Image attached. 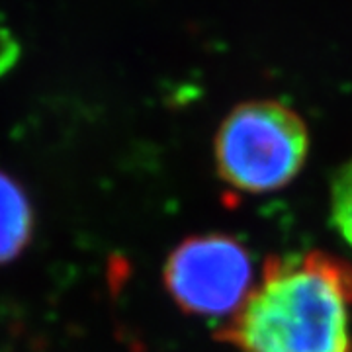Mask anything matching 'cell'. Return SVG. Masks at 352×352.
Returning a JSON list of instances; mask_svg holds the SVG:
<instances>
[{
	"label": "cell",
	"mask_w": 352,
	"mask_h": 352,
	"mask_svg": "<svg viewBox=\"0 0 352 352\" xmlns=\"http://www.w3.org/2000/svg\"><path fill=\"white\" fill-rule=\"evenodd\" d=\"M352 280L323 254L276 258L233 315L243 352H352Z\"/></svg>",
	"instance_id": "obj_1"
},
{
	"label": "cell",
	"mask_w": 352,
	"mask_h": 352,
	"mask_svg": "<svg viewBox=\"0 0 352 352\" xmlns=\"http://www.w3.org/2000/svg\"><path fill=\"white\" fill-rule=\"evenodd\" d=\"M309 133L302 116L278 100L243 102L217 129V173L247 194H268L289 184L305 164Z\"/></svg>",
	"instance_id": "obj_2"
},
{
	"label": "cell",
	"mask_w": 352,
	"mask_h": 352,
	"mask_svg": "<svg viewBox=\"0 0 352 352\" xmlns=\"http://www.w3.org/2000/svg\"><path fill=\"white\" fill-rule=\"evenodd\" d=\"M164 286L188 314L235 315L252 292L251 254L219 233L182 241L164 264Z\"/></svg>",
	"instance_id": "obj_3"
},
{
	"label": "cell",
	"mask_w": 352,
	"mask_h": 352,
	"mask_svg": "<svg viewBox=\"0 0 352 352\" xmlns=\"http://www.w3.org/2000/svg\"><path fill=\"white\" fill-rule=\"evenodd\" d=\"M34 231L32 206L22 186L0 170V264L18 258Z\"/></svg>",
	"instance_id": "obj_4"
},
{
	"label": "cell",
	"mask_w": 352,
	"mask_h": 352,
	"mask_svg": "<svg viewBox=\"0 0 352 352\" xmlns=\"http://www.w3.org/2000/svg\"><path fill=\"white\" fill-rule=\"evenodd\" d=\"M331 219L352 249V159L337 170L331 184Z\"/></svg>",
	"instance_id": "obj_5"
},
{
	"label": "cell",
	"mask_w": 352,
	"mask_h": 352,
	"mask_svg": "<svg viewBox=\"0 0 352 352\" xmlns=\"http://www.w3.org/2000/svg\"><path fill=\"white\" fill-rule=\"evenodd\" d=\"M20 53H22L20 41L8 28L0 25V76L6 75L18 63Z\"/></svg>",
	"instance_id": "obj_6"
}]
</instances>
